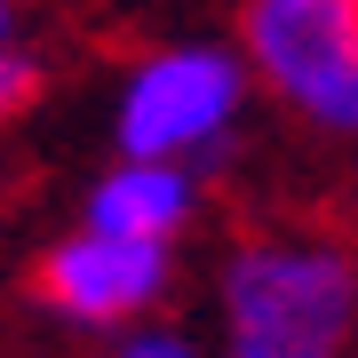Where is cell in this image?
<instances>
[{
	"instance_id": "cell-5",
	"label": "cell",
	"mask_w": 358,
	"mask_h": 358,
	"mask_svg": "<svg viewBox=\"0 0 358 358\" xmlns=\"http://www.w3.org/2000/svg\"><path fill=\"white\" fill-rule=\"evenodd\" d=\"M199 215V176L183 159H128L120 152V167L88 192V215L96 231H112V239H176L183 223Z\"/></svg>"
},
{
	"instance_id": "cell-1",
	"label": "cell",
	"mask_w": 358,
	"mask_h": 358,
	"mask_svg": "<svg viewBox=\"0 0 358 358\" xmlns=\"http://www.w3.org/2000/svg\"><path fill=\"white\" fill-rule=\"evenodd\" d=\"M223 358H350L358 255L310 231L239 239L223 263Z\"/></svg>"
},
{
	"instance_id": "cell-4",
	"label": "cell",
	"mask_w": 358,
	"mask_h": 358,
	"mask_svg": "<svg viewBox=\"0 0 358 358\" xmlns=\"http://www.w3.org/2000/svg\"><path fill=\"white\" fill-rule=\"evenodd\" d=\"M176 263L159 239H112V231L80 223L32 263V303L56 310L64 327H128L167 294Z\"/></svg>"
},
{
	"instance_id": "cell-7",
	"label": "cell",
	"mask_w": 358,
	"mask_h": 358,
	"mask_svg": "<svg viewBox=\"0 0 358 358\" xmlns=\"http://www.w3.org/2000/svg\"><path fill=\"white\" fill-rule=\"evenodd\" d=\"M32 96H40V64L16 56V40H8V48H0V120H16Z\"/></svg>"
},
{
	"instance_id": "cell-2",
	"label": "cell",
	"mask_w": 358,
	"mask_h": 358,
	"mask_svg": "<svg viewBox=\"0 0 358 358\" xmlns=\"http://www.w3.org/2000/svg\"><path fill=\"white\" fill-rule=\"evenodd\" d=\"M247 103V56L223 40H183L159 48L120 80V112L112 136L128 159H215Z\"/></svg>"
},
{
	"instance_id": "cell-3",
	"label": "cell",
	"mask_w": 358,
	"mask_h": 358,
	"mask_svg": "<svg viewBox=\"0 0 358 358\" xmlns=\"http://www.w3.org/2000/svg\"><path fill=\"white\" fill-rule=\"evenodd\" d=\"M247 80L327 136H358V0H247Z\"/></svg>"
},
{
	"instance_id": "cell-8",
	"label": "cell",
	"mask_w": 358,
	"mask_h": 358,
	"mask_svg": "<svg viewBox=\"0 0 358 358\" xmlns=\"http://www.w3.org/2000/svg\"><path fill=\"white\" fill-rule=\"evenodd\" d=\"M16 40V0H0V48Z\"/></svg>"
},
{
	"instance_id": "cell-6",
	"label": "cell",
	"mask_w": 358,
	"mask_h": 358,
	"mask_svg": "<svg viewBox=\"0 0 358 358\" xmlns=\"http://www.w3.org/2000/svg\"><path fill=\"white\" fill-rule=\"evenodd\" d=\"M103 358H199V343H192L183 327H143V319H128V327L112 334Z\"/></svg>"
}]
</instances>
